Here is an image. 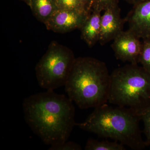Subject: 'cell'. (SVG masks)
<instances>
[{
	"instance_id": "cell-4",
	"label": "cell",
	"mask_w": 150,
	"mask_h": 150,
	"mask_svg": "<svg viewBox=\"0 0 150 150\" xmlns=\"http://www.w3.org/2000/svg\"><path fill=\"white\" fill-rule=\"evenodd\" d=\"M108 102L116 106L140 109L150 105V73L130 64L110 74Z\"/></svg>"
},
{
	"instance_id": "cell-7",
	"label": "cell",
	"mask_w": 150,
	"mask_h": 150,
	"mask_svg": "<svg viewBox=\"0 0 150 150\" xmlns=\"http://www.w3.org/2000/svg\"><path fill=\"white\" fill-rule=\"evenodd\" d=\"M125 19L128 30L139 38H150V0L134 5Z\"/></svg>"
},
{
	"instance_id": "cell-2",
	"label": "cell",
	"mask_w": 150,
	"mask_h": 150,
	"mask_svg": "<svg viewBox=\"0 0 150 150\" xmlns=\"http://www.w3.org/2000/svg\"><path fill=\"white\" fill-rule=\"evenodd\" d=\"M110 74L105 63L92 57L75 59L65 85L69 98L81 109L108 102Z\"/></svg>"
},
{
	"instance_id": "cell-9",
	"label": "cell",
	"mask_w": 150,
	"mask_h": 150,
	"mask_svg": "<svg viewBox=\"0 0 150 150\" xmlns=\"http://www.w3.org/2000/svg\"><path fill=\"white\" fill-rule=\"evenodd\" d=\"M89 15L59 9L44 24L48 30L65 33L77 28L80 29Z\"/></svg>"
},
{
	"instance_id": "cell-14",
	"label": "cell",
	"mask_w": 150,
	"mask_h": 150,
	"mask_svg": "<svg viewBox=\"0 0 150 150\" xmlns=\"http://www.w3.org/2000/svg\"><path fill=\"white\" fill-rule=\"evenodd\" d=\"M135 109L137 114L144 123V132L146 137L145 141L146 146H150V105L140 109Z\"/></svg>"
},
{
	"instance_id": "cell-20",
	"label": "cell",
	"mask_w": 150,
	"mask_h": 150,
	"mask_svg": "<svg viewBox=\"0 0 150 150\" xmlns=\"http://www.w3.org/2000/svg\"><path fill=\"white\" fill-rule=\"evenodd\" d=\"M21 1H23L30 7V0H21Z\"/></svg>"
},
{
	"instance_id": "cell-1",
	"label": "cell",
	"mask_w": 150,
	"mask_h": 150,
	"mask_svg": "<svg viewBox=\"0 0 150 150\" xmlns=\"http://www.w3.org/2000/svg\"><path fill=\"white\" fill-rule=\"evenodd\" d=\"M23 108L30 128L47 145L67 142L76 125L72 100L54 91L28 97L23 101Z\"/></svg>"
},
{
	"instance_id": "cell-5",
	"label": "cell",
	"mask_w": 150,
	"mask_h": 150,
	"mask_svg": "<svg viewBox=\"0 0 150 150\" xmlns=\"http://www.w3.org/2000/svg\"><path fill=\"white\" fill-rule=\"evenodd\" d=\"M76 58L69 48L52 42L35 67L40 87L54 91L65 86Z\"/></svg>"
},
{
	"instance_id": "cell-18",
	"label": "cell",
	"mask_w": 150,
	"mask_h": 150,
	"mask_svg": "<svg viewBox=\"0 0 150 150\" xmlns=\"http://www.w3.org/2000/svg\"><path fill=\"white\" fill-rule=\"evenodd\" d=\"M80 1L84 5L87 11L89 13H91V7L93 0H80Z\"/></svg>"
},
{
	"instance_id": "cell-10",
	"label": "cell",
	"mask_w": 150,
	"mask_h": 150,
	"mask_svg": "<svg viewBox=\"0 0 150 150\" xmlns=\"http://www.w3.org/2000/svg\"><path fill=\"white\" fill-rule=\"evenodd\" d=\"M101 13L92 11L80 28L82 39L90 47L99 41L100 32Z\"/></svg>"
},
{
	"instance_id": "cell-19",
	"label": "cell",
	"mask_w": 150,
	"mask_h": 150,
	"mask_svg": "<svg viewBox=\"0 0 150 150\" xmlns=\"http://www.w3.org/2000/svg\"><path fill=\"white\" fill-rule=\"evenodd\" d=\"M124 1L134 6L137 4H139L140 3H142L146 0H124Z\"/></svg>"
},
{
	"instance_id": "cell-17",
	"label": "cell",
	"mask_w": 150,
	"mask_h": 150,
	"mask_svg": "<svg viewBox=\"0 0 150 150\" xmlns=\"http://www.w3.org/2000/svg\"><path fill=\"white\" fill-rule=\"evenodd\" d=\"M80 145L75 142H66L60 144L51 146L49 150H81Z\"/></svg>"
},
{
	"instance_id": "cell-11",
	"label": "cell",
	"mask_w": 150,
	"mask_h": 150,
	"mask_svg": "<svg viewBox=\"0 0 150 150\" xmlns=\"http://www.w3.org/2000/svg\"><path fill=\"white\" fill-rule=\"evenodd\" d=\"M30 7L36 18L43 23L59 10L57 0H30Z\"/></svg>"
},
{
	"instance_id": "cell-3",
	"label": "cell",
	"mask_w": 150,
	"mask_h": 150,
	"mask_svg": "<svg viewBox=\"0 0 150 150\" xmlns=\"http://www.w3.org/2000/svg\"><path fill=\"white\" fill-rule=\"evenodd\" d=\"M141 119L136 110L130 108L102 105L95 108L85 121L76 123L80 129L109 138L134 150L146 146L140 129Z\"/></svg>"
},
{
	"instance_id": "cell-16",
	"label": "cell",
	"mask_w": 150,
	"mask_h": 150,
	"mask_svg": "<svg viewBox=\"0 0 150 150\" xmlns=\"http://www.w3.org/2000/svg\"><path fill=\"white\" fill-rule=\"evenodd\" d=\"M117 3H118V0H93L91 11L101 13Z\"/></svg>"
},
{
	"instance_id": "cell-13",
	"label": "cell",
	"mask_w": 150,
	"mask_h": 150,
	"mask_svg": "<svg viewBox=\"0 0 150 150\" xmlns=\"http://www.w3.org/2000/svg\"><path fill=\"white\" fill-rule=\"evenodd\" d=\"M59 9L67 10L89 15L84 5L80 0H57Z\"/></svg>"
},
{
	"instance_id": "cell-15",
	"label": "cell",
	"mask_w": 150,
	"mask_h": 150,
	"mask_svg": "<svg viewBox=\"0 0 150 150\" xmlns=\"http://www.w3.org/2000/svg\"><path fill=\"white\" fill-rule=\"evenodd\" d=\"M139 63L150 73V38L143 39Z\"/></svg>"
},
{
	"instance_id": "cell-12",
	"label": "cell",
	"mask_w": 150,
	"mask_h": 150,
	"mask_svg": "<svg viewBox=\"0 0 150 150\" xmlns=\"http://www.w3.org/2000/svg\"><path fill=\"white\" fill-rule=\"evenodd\" d=\"M124 145L119 142L108 141H99L89 139L86 144V150H125Z\"/></svg>"
},
{
	"instance_id": "cell-8",
	"label": "cell",
	"mask_w": 150,
	"mask_h": 150,
	"mask_svg": "<svg viewBox=\"0 0 150 150\" xmlns=\"http://www.w3.org/2000/svg\"><path fill=\"white\" fill-rule=\"evenodd\" d=\"M118 3L103 11L100 21V32L98 42L103 45L111 40L123 31V25L126 23L125 18L121 16V10Z\"/></svg>"
},
{
	"instance_id": "cell-6",
	"label": "cell",
	"mask_w": 150,
	"mask_h": 150,
	"mask_svg": "<svg viewBox=\"0 0 150 150\" xmlns=\"http://www.w3.org/2000/svg\"><path fill=\"white\" fill-rule=\"evenodd\" d=\"M142 46L140 38L128 30H123L114 38L111 48L116 59L138 64Z\"/></svg>"
}]
</instances>
